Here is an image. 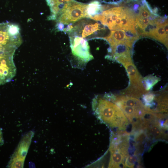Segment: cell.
<instances>
[{"mask_svg": "<svg viewBox=\"0 0 168 168\" xmlns=\"http://www.w3.org/2000/svg\"><path fill=\"white\" fill-rule=\"evenodd\" d=\"M103 11L90 19L100 21L111 30L119 29L136 32V15L128 3L124 0L105 2Z\"/></svg>", "mask_w": 168, "mask_h": 168, "instance_id": "1", "label": "cell"}, {"mask_svg": "<svg viewBox=\"0 0 168 168\" xmlns=\"http://www.w3.org/2000/svg\"><path fill=\"white\" fill-rule=\"evenodd\" d=\"M92 108L100 122L116 131H125L129 123L121 109L114 102L110 94L98 95L93 99Z\"/></svg>", "mask_w": 168, "mask_h": 168, "instance_id": "2", "label": "cell"}, {"mask_svg": "<svg viewBox=\"0 0 168 168\" xmlns=\"http://www.w3.org/2000/svg\"><path fill=\"white\" fill-rule=\"evenodd\" d=\"M114 102L121 109L132 128L136 126L149 112L143 103L137 98L110 94Z\"/></svg>", "mask_w": 168, "mask_h": 168, "instance_id": "3", "label": "cell"}, {"mask_svg": "<svg viewBox=\"0 0 168 168\" xmlns=\"http://www.w3.org/2000/svg\"><path fill=\"white\" fill-rule=\"evenodd\" d=\"M129 136L124 134H118L110 138V151L111 153L109 167H124L125 160L129 155Z\"/></svg>", "mask_w": 168, "mask_h": 168, "instance_id": "4", "label": "cell"}, {"mask_svg": "<svg viewBox=\"0 0 168 168\" xmlns=\"http://www.w3.org/2000/svg\"><path fill=\"white\" fill-rule=\"evenodd\" d=\"M88 4L71 0L66 2L56 19L57 24L71 25L85 18H88L86 11Z\"/></svg>", "mask_w": 168, "mask_h": 168, "instance_id": "5", "label": "cell"}, {"mask_svg": "<svg viewBox=\"0 0 168 168\" xmlns=\"http://www.w3.org/2000/svg\"><path fill=\"white\" fill-rule=\"evenodd\" d=\"M126 69L128 75L130 83L123 92V95L139 98L149 92L144 87L143 78L133 64L131 58L121 63Z\"/></svg>", "mask_w": 168, "mask_h": 168, "instance_id": "6", "label": "cell"}, {"mask_svg": "<svg viewBox=\"0 0 168 168\" xmlns=\"http://www.w3.org/2000/svg\"><path fill=\"white\" fill-rule=\"evenodd\" d=\"M69 38L72 54L79 63L85 64L93 58L86 39L77 36Z\"/></svg>", "mask_w": 168, "mask_h": 168, "instance_id": "7", "label": "cell"}, {"mask_svg": "<svg viewBox=\"0 0 168 168\" xmlns=\"http://www.w3.org/2000/svg\"><path fill=\"white\" fill-rule=\"evenodd\" d=\"M73 25L68 33L70 36H77L86 39L89 36L91 37L101 30L104 28L101 27L100 24L96 21L88 20H80Z\"/></svg>", "mask_w": 168, "mask_h": 168, "instance_id": "8", "label": "cell"}, {"mask_svg": "<svg viewBox=\"0 0 168 168\" xmlns=\"http://www.w3.org/2000/svg\"><path fill=\"white\" fill-rule=\"evenodd\" d=\"M100 38L106 41L110 47L124 44L131 48L133 44L139 36L134 31L119 29L112 30L109 36Z\"/></svg>", "mask_w": 168, "mask_h": 168, "instance_id": "9", "label": "cell"}, {"mask_svg": "<svg viewBox=\"0 0 168 168\" xmlns=\"http://www.w3.org/2000/svg\"><path fill=\"white\" fill-rule=\"evenodd\" d=\"M33 135L32 132H30L24 135L11 158L24 161Z\"/></svg>", "mask_w": 168, "mask_h": 168, "instance_id": "10", "label": "cell"}, {"mask_svg": "<svg viewBox=\"0 0 168 168\" xmlns=\"http://www.w3.org/2000/svg\"><path fill=\"white\" fill-rule=\"evenodd\" d=\"M149 37L156 40L168 48V21L159 24Z\"/></svg>", "mask_w": 168, "mask_h": 168, "instance_id": "11", "label": "cell"}, {"mask_svg": "<svg viewBox=\"0 0 168 168\" xmlns=\"http://www.w3.org/2000/svg\"><path fill=\"white\" fill-rule=\"evenodd\" d=\"M71 0H46L49 6L51 14L48 18L49 20H56L60 11L64 4Z\"/></svg>", "mask_w": 168, "mask_h": 168, "instance_id": "12", "label": "cell"}, {"mask_svg": "<svg viewBox=\"0 0 168 168\" xmlns=\"http://www.w3.org/2000/svg\"><path fill=\"white\" fill-rule=\"evenodd\" d=\"M86 11L88 18H90L102 12V4L99 1L97 0L92 1L88 4Z\"/></svg>", "mask_w": 168, "mask_h": 168, "instance_id": "13", "label": "cell"}, {"mask_svg": "<svg viewBox=\"0 0 168 168\" xmlns=\"http://www.w3.org/2000/svg\"><path fill=\"white\" fill-rule=\"evenodd\" d=\"M139 162V159L135 154L129 155L126 159L124 167L133 168Z\"/></svg>", "mask_w": 168, "mask_h": 168, "instance_id": "14", "label": "cell"}, {"mask_svg": "<svg viewBox=\"0 0 168 168\" xmlns=\"http://www.w3.org/2000/svg\"><path fill=\"white\" fill-rule=\"evenodd\" d=\"M3 139L2 137V130L0 128V143L3 144Z\"/></svg>", "mask_w": 168, "mask_h": 168, "instance_id": "15", "label": "cell"}]
</instances>
